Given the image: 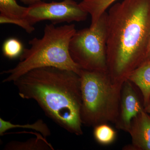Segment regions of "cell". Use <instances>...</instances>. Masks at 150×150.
I'll use <instances>...</instances> for the list:
<instances>
[{"label": "cell", "mask_w": 150, "mask_h": 150, "mask_svg": "<svg viewBox=\"0 0 150 150\" xmlns=\"http://www.w3.org/2000/svg\"><path fill=\"white\" fill-rule=\"evenodd\" d=\"M150 40V0H123L107 12L108 71L123 84L145 62Z\"/></svg>", "instance_id": "1"}, {"label": "cell", "mask_w": 150, "mask_h": 150, "mask_svg": "<svg viewBox=\"0 0 150 150\" xmlns=\"http://www.w3.org/2000/svg\"><path fill=\"white\" fill-rule=\"evenodd\" d=\"M13 83L22 98L35 100L57 125L71 134L83 135L81 79L76 73L54 67L38 68Z\"/></svg>", "instance_id": "2"}, {"label": "cell", "mask_w": 150, "mask_h": 150, "mask_svg": "<svg viewBox=\"0 0 150 150\" xmlns=\"http://www.w3.org/2000/svg\"><path fill=\"white\" fill-rule=\"evenodd\" d=\"M76 31L73 24L46 25L43 37L29 40L30 47L24 48L17 65L1 73L8 75L3 83H13L28 72L43 67H56L79 74L81 69L72 59L69 50L70 41Z\"/></svg>", "instance_id": "3"}, {"label": "cell", "mask_w": 150, "mask_h": 150, "mask_svg": "<svg viewBox=\"0 0 150 150\" xmlns=\"http://www.w3.org/2000/svg\"><path fill=\"white\" fill-rule=\"evenodd\" d=\"M83 124L96 126L116 123L119 115L123 84L113 82L108 72L81 69Z\"/></svg>", "instance_id": "4"}, {"label": "cell", "mask_w": 150, "mask_h": 150, "mask_svg": "<svg viewBox=\"0 0 150 150\" xmlns=\"http://www.w3.org/2000/svg\"><path fill=\"white\" fill-rule=\"evenodd\" d=\"M107 11L93 26L76 31L70 41L72 59L81 69L108 72L106 56Z\"/></svg>", "instance_id": "5"}, {"label": "cell", "mask_w": 150, "mask_h": 150, "mask_svg": "<svg viewBox=\"0 0 150 150\" xmlns=\"http://www.w3.org/2000/svg\"><path fill=\"white\" fill-rule=\"evenodd\" d=\"M88 13L73 0L46 3L41 1L28 6L26 20L32 25L48 20L54 24L85 21Z\"/></svg>", "instance_id": "6"}, {"label": "cell", "mask_w": 150, "mask_h": 150, "mask_svg": "<svg viewBox=\"0 0 150 150\" xmlns=\"http://www.w3.org/2000/svg\"><path fill=\"white\" fill-rule=\"evenodd\" d=\"M133 84L129 80L123 84L119 115L115 123L118 129L127 132L132 120L144 109Z\"/></svg>", "instance_id": "7"}, {"label": "cell", "mask_w": 150, "mask_h": 150, "mask_svg": "<svg viewBox=\"0 0 150 150\" xmlns=\"http://www.w3.org/2000/svg\"><path fill=\"white\" fill-rule=\"evenodd\" d=\"M128 132L132 139L131 149L150 150V115L144 109L132 120Z\"/></svg>", "instance_id": "8"}, {"label": "cell", "mask_w": 150, "mask_h": 150, "mask_svg": "<svg viewBox=\"0 0 150 150\" xmlns=\"http://www.w3.org/2000/svg\"><path fill=\"white\" fill-rule=\"evenodd\" d=\"M128 80L139 89L144 107L150 96V60L144 62L134 70Z\"/></svg>", "instance_id": "9"}, {"label": "cell", "mask_w": 150, "mask_h": 150, "mask_svg": "<svg viewBox=\"0 0 150 150\" xmlns=\"http://www.w3.org/2000/svg\"><path fill=\"white\" fill-rule=\"evenodd\" d=\"M117 0H83L79 5L91 17V24L93 26L100 16Z\"/></svg>", "instance_id": "10"}, {"label": "cell", "mask_w": 150, "mask_h": 150, "mask_svg": "<svg viewBox=\"0 0 150 150\" xmlns=\"http://www.w3.org/2000/svg\"><path fill=\"white\" fill-rule=\"evenodd\" d=\"M41 134L24 142H11L6 145V150H54L52 145Z\"/></svg>", "instance_id": "11"}, {"label": "cell", "mask_w": 150, "mask_h": 150, "mask_svg": "<svg viewBox=\"0 0 150 150\" xmlns=\"http://www.w3.org/2000/svg\"><path fill=\"white\" fill-rule=\"evenodd\" d=\"M28 10V7L19 5L16 0H0V18L25 19Z\"/></svg>", "instance_id": "12"}, {"label": "cell", "mask_w": 150, "mask_h": 150, "mask_svg": "<svg viewBox=\"0 0 150 150\" xmlns=\"http://www.w3.org/2000/svg\"><path fill=\"white\" fill-rule=\"evenodd\" d=\"M22 128L34 130L39 132L44 137H48L51 135V131L46 123L42 119H39L32 124L20 125L15 124L10 121L0 118V135L2 136L7 131L11 129Z\"/></svg>", "instance_id": "13"}, {"label": "cell", "mask_w": 150, "mask_h": 150, "mask_svg": "<svg viewBox=\"0 0 150 150\" xmlns=\"http://www.w3.org/2000/svg\"><path fill=\"white\" fill-rule=\"evenodd\" d=\"M116 132L107 123L99 124L94 127L93 136L97 142L101 145L110 144L114 142Z\"/></svg>", "instance_id": "14"}, {"label": "cell", "mask_w": 150, "mask_h": 150, "mask_svg": "<svg viewBox=\"0 0 150 150\" xmlns=\"http://www.w3.org/2000/svg\"><path fill=\"white\" fill-rule=\"evenodd\" d=\"M24 48L20 40L14 38H8L4 42L2 52L4 56L8 59H13L19 57Z\"/></svg>", "instance_id": "15"}, {"label": "cell", "mask_w": 150, "mask_h": 150, "mask_svg": "<svg viewBox=\"0 0 150 150\" xmlns=\"http://www.w3.org/2000/svg\"><path fill=\"white\" fill-rule=\"evenodd\" d=\"M21 2L24 3V4L28 5H30L32 4H34L36 2L39 1L41 0H20Z\"/></svg>", "instance_id": "16"}, {"label": "cell", "mask_w": 150, "mask_h": 150, "mask_svg": "<svg viewBox=\"0 0 150 150\" xmlns=\"http://www.w3.org/2000/svg\"><path fill=\"white\" fill-rule=\"evenodd\" d=\"M144 110L148 114H150V96L147 103L144 107Z\"/></svg>", "instance_id": "17"}, {"label": "cell", "mask_w": 150, "mask_h": 150, "mask_svg": "<svg viewBox=\"0 0 150 150\" xmlns=\"http://www.w3.org/2000/svg\"><path fill=\"white\" fill-rule=\"evenodd\" d=\"M149 60H150V40L149 48H148L147 54L146 57V60H145V62L149 61Z\"/></svg>", "instance_id": "18"}]
</instances>
